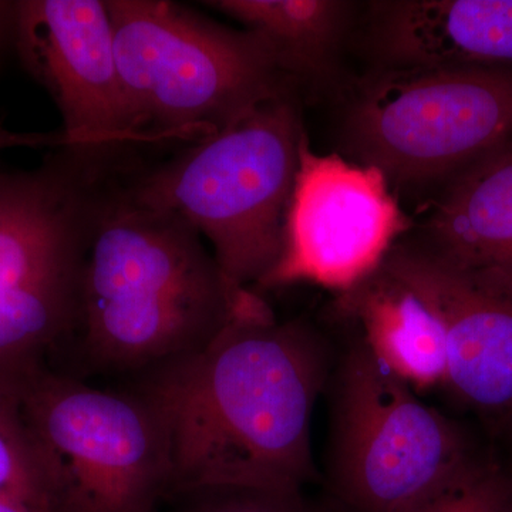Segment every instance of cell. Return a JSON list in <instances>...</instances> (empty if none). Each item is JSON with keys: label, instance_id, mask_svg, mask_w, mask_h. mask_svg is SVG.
I'll return each mask as SVG.
<instances>
[{"label": "cell", "instance_id": "cell-1", "mask_svg": "<svg viewBox=\"0 0 512 512\" xmlns=\"http://www.w3.org/2000/svg\"><path fill=\"white\" fill-rule=\"evenodd\" d=\"M336 355L311 323L281 322L244 288L204 349L128 382L163 416L168 494L220 485L305 490L318 477L313 410Z\"/></svg>", "mask_w": 512, "mask_h": 512}, {"label": "cell", "instance_id": "cell-2", "mask_svg": "<svg viewBox=\"0 0 512 512\" xmlns=\"http://www.w3.org/2000/svg\"><path fill=\"white\" fill-rule=\"evenodd\" d=\"M242 286L175 215L104 192L80 281L69 375L133 382L200 352L227 325Z\"/></svg>", "mask_w": 512, "mask_h": 512}, {"label": "cell", "instance_id": "cell-3", "mask_svg": "<svg viewBox=\"0 0 512 512\" xmlns=\"http://www.w3.org/2000/svg\"><path fill=\"white\" fill-rule=\"evenodd\" d=\"M303 134L289 94L117 183L128 200L175 215L207 238L222 274L248 288L281 255Z\"/></svg>", "mask_w": 512, "mask_h": 512}, {"label": "cell", "instance_id": "cell-4", "mask_svg": "<svg viewBox=\"0 0 512 512\" xmlns=\"http://www.w3.org/2000/svg\"><path fill=\"white\" fill-rule=\"evenodd\" d=\"M128 109L147 144L198 143L292 80L264 39L168 0H106Z\"/></svg>", "mask_w": 512, "mask_h": 512}, {"label": "cell", "instance_id": "cell-5", "mask_svg": "<svg viewBox=\"0 0 512 512\" xmlns=\"http://www.w3.org/2000/svg\"><path fill=\"white\" fill-rule=\"evenodd\" d=\"M104 180L59 150L35 170L0 173V387L50 367L72 338Z\"/></svg>", "mask_w": 512, "mask_h": 512}, {"label": "cell", "instance_id": "cell-6", "mask_svg": "<svg viewBox=\"0 0 512 512\" xmlns=\"http://www.w3.org/2000/svg\"><path fill=\"white\" fill-rule=\"evenodd\" d=\"M325 393L326 480L340 512H409L483 454L355 335L336 355Z\"/></svg>", "mask_w": 512, "mask_h": 512}, {"label": "cell", "instance_id": "cell-7", "mask_svg": "<svg viewBox=\"0 0 512 512\" xmlns=\"http://www.w3.org/2000/svg\"><path fill=\"white\" fill-rule=\"evenodd\" d=\"M20 410L53 498V512H158L171 485L163 416L140 387H99L39 370Z\"/></svg>", "mask_w": 512, "mask_h": 512}, {"label": "cell", "instance_id": "cell-8", "mask_svg": "<svg viewBox=\"0 0 512 512\" xmlns=\"http://www.w3.org/2000/svg\"><path fill=\"white\" fill-rule=\"evenodd\" d=\"M355 163L387 181H447L512 140V67H382L343 121Z\"/></svg>", "mask_w": 512, "mask_h": 512}, {"label": "cell", "instance_id": "cell-9", "mask_svg": "<svg viewBox=\"0 0 512 512\" xmlns=\"http://www.w3.org/2000/svg\"><path fill=\"white\" fill-rule=\"evenodd\" d=\"M12 49L63 119L70 156L103 177L147 144L128 109L106 0H16Z\"/></svg>", "mask_w": 512, "mask_h": 512}, {"label": "cell", "instance_id": "cell-10", "mask_svg": "<svg viewBox=\"0 0 512 512\" xmlns=\"http://www.w3.org/2000/svg\"><path fill=\"white\" fill-rule=\"evenodd\" d=\"M409 229L382 171L338 154L319 156L305 133L281 255L258 286L348 292L375 274Z\"/></svg>", "mask_w": 512, "mask_h": 512}, {"label": "cell", "instance_id": "cell-11", "mask_svg": "<svg viewBox=\"0 0 512 512\" xmlns=\"http://www.w3.org/2000/svg\"><path fill=\"white\" fill-rule=\"evenodd\" d=\"M384 265L437 312L446 338L444 389L495 437L512 434V303L474 291L400 241Z\"/></svg>", "mask_w": 512, "mask_h": 512}, {"label": "cell", "instance_id": "cell-12", "mask_svg": "<svg viewBox=\"0 0 512 512\" xmlns=\"http://www.w3.org/2000/svg\"><path fill=\"white\" fill-rule=\"evenodd\" d=\"M412 244L474 291L512 303V140L448 178Z\"/></svg>", "mask_w": 512, "mask_h": 512}, {"label": "cell", "instance_id": "cell-13", "mask_svg": "<svg viewBox=\"0 0 512 512\" xmlns=\"http://www.w3.org/2000/svg\"><path fill=\"white\" fill-rule=\"evenodd\" d=\"M370 18L382 67H512V0H390Z\"/></svg>", "mask_w": 512, "mask_h": 512}, {"label": "cell", "instance_id": "cell-14", "mask_svg": "<svg viewBox=\"0 0 512 512\" xmlns=\"http://www.w3.org/2000/svg\"><path fill=\"white\" fill-rule=\"evenodd\" d=\"M336 308L373 359L413 392L444 389L446 338L439 315L386 265L340 293Z\"/></svg>", "mask_w": 512, "mask_h": 512}, {"label": "cell", "instance_id": "cell-15", "mask_svg": "<svg viewBox=\"0 0 512 512\" xmlns=\"http://www.w3.org/2000/svg\"><path fill=\"white\" fill-rule=\"evenodd\" d=\"M210 8L264 39L292 83L328 76L352 3L339 0H212Z\"/></svg>", "mask_w": 512, "mask_h": 512}, {"label": "cell", "instance_id": "cell-16", "mask_svg": "<svg viewBox=\"0 0 512 512\" xmlns=\"http://www.w3.org/2000/svg\"><path fill=\"white\" fill-rule=\"evenodd\" d=\"M0 497L53 512L52 491L20 410L18 393L0 387Z\"/></svg>", "mask_w": 512, "mask_h": 512}, {"label": "cell", "instance_id": "cell-17", "mask_svg": "<svg viewBox=\"0 0 512 512\" xmlns=\"http://www.w3.org/2000/svg\"><path fill=\"white\" fill-rule=\"evenodd\" d=\"M161 507L168 512H340L332 501L315 500L305 490L229 485L173 491Z\"/></svg>", "mask_w": 512, "mask_h": 512}, {"label": "cell", "instance_id": "cell-18", "mask_svg": "<svg viewBox=\"0 0 512 512\" xmlns=\"http://www.w3.org/2000/svg\"><path fill=\"white\" fill-rule=\"evenodd\" d=\"M409 512H512V471L483 453Z\"/></svg>", "mask_w": 512, "mask_h": 512}, {"label": "cell", "instance_id": "cell-19", "mask_svg": "<svg viewBox=\"0 0 512 512\" xmlns=\"http://www.w3.org/2000/svg\"><path fill=\"white\" fill-rule=\"evenodd\" d=\"M69 140L64 136L63 131L53 133H16V131L0 128V151L6 148L29 147V148H62L69 147Z\"/></svg>", "mask_w": 512, "mask_h": 512}, {"label": "cell", "instance_id": "cell-20", "mask_svg": "<svg viewBox=\"0 0 512 512\" xmlns=\"http://www.w3.org/2000/svg\"><path fill=\"white\" fill-rule=\"evenodd\" d=\"M16 0H0V59L12 47Z\"/></svg>", "mask_w": 512, "mask_h": 512}, {"label": "cell", "instance_id": "cell-21", "mask_svg": "<svg viewBox=\"0 0 512 512\" xmlns=\"http://www.w3.org/2000/svg\"><path fill=\"white\" fill-rule=\"evenodd\" d=\"M0 512H40L26 505L16 503V501L8 500V498L0 497Z\"/></svg>", "mask_w": 512, "mask_h": 512}, {"label": "cell", "instance_id": "cell-22", "mask_svg": "<svg viewBox=\"0 0 512 512\" xmlns=\"http://www.w3.org/2000/svg\"><path fill=\"white\" fill-rule=\"evenodd\" d=\"M507 441H508V444H510L511 451H510V458H508V461H505V464H507L508 468H510V470L512 471V434L510 437H508Z\"/></svg>", "mask_w": 512, "mask_h": 512}]
</instances>
